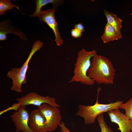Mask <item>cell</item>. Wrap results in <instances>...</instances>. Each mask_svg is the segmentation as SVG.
Returning <instances> with one entry per match:
<instances>
[{"instance_id": "7a4b0ae2", "label": "cell", "mask_w": 132, "mask_h": 132, "mask_svg": "<svg viewBox=\"0 0 132 132\" xmlns=\"http://www.w3.org/2000/svg\"><path fill=\"white\" fill-rule=\"evenodd\" d=\"M96 54L94 50L87 51L83 49L78 52L75 64L74 75L69 81V83L80 82L90 86L94 84L95 82L88 76L87 72L91 66V59Z\"/></svg>"}, {"instance_id": "4fadbf2b", "label": "cell", "mask_w": 132, "mask_h": 132, "mask_svg": "<svg viewBox=\"0 0 132 132\" xmlns=\"http://www.w3.org/2000/svg\"><path fill=\"white\" fill-rule=\"evenodd\" d=\"M101 39L104 43H106L109 42L118 40L120 38L117 34L113 27L107 22L105 26Z\"/></svg>"}, {"instance_id": "ba28073f", "label": "cell", "mask_w": 132, "mask_h": 132, "mask_svg": "<svg viewBox=\"0 0 132 132\" xmlns=\"http://www.w3.org/2000/svg\"><path fill=\"white\" fill-rule=\"evenodd\" d=\"M55 9V8L53 7L51 9L42 11L38 17L40 22H45L52 29L55 35L56 44L59 46L63 44V41L59 33L58 24L54 16Z\"/></svg>"}, {"instance_id": "8fae6325", "label": "cell", "mask_w": 132, "mask_h": 132, "mask_svg": "<svg viewBox=\"0 0 132 132\" xmlns=\"http://www.w3.org/2000/svg\"><path fill=\"white\" fill-rule=\"evenodd\" d=\"M12 23L9 19L0 22V40H6L8 39L7 34L12 33L17 35L22 40L27 41L25 34L19 27L12 25Z\"/></svg>"}, {"instance_id": "277c9868", "label": "cell", "mask_w": 132, "mask_h": 132, "mask_svg": "<svg viewBox=\"0 0 132 132\" xmlns=\"http://www.w3.org/2000/svg\"><path fill=\"white\" fill-rule=\"evenodd\" d=\"M43 45V43L40 40L35 41L28 58L22 66L19 68H13L8 72L7 76L12 81L11 90L22 93V86L27 83L26 74L29 61L34 54L38 50L39 51Z\"/></svg>"}, {"instance_id": "ac0fdd59", "label": "cell", "mask_w": 132, "mask_h": 132, "mask_svg": "<svg viewBox=\"0 0 132 132\" xmlns=\"http://www.w3.org/2000/svg\"><path fill=\"white\" fill-rule=\"evenodd\" d=\"M21 106V105L19 102H18L17 103H14L11 106H10L7 109L0 111V115H1L4 113L10 110H13L15 111H17L19 109Z\"/></svg>"}, {"instance_id": "5bb4252c", "label": "cell", "mask_w": 132, "mask_h": 132, "mask_svg": "<svg viewBox=\"0 0 132 132\" xmlns=\"http://www.w3.org/2000/svg\"><path fill=\"white\" fill-rule=\"evenodd\" d=\"M34 1L36 6L35 11L33 14L29 15L32 17H38L42 11L41 9L43 6L48 4L52 3L53 5V7L55 8L60 4L62 1L57 0H35Z\"/></svg>"}, {"instance_id": "ffe728a7", "label": "cell", "mask_w": 132, "mask_h": 132, "mask_svg": "<svg viewBox=\"0 0 132 132\" xmlns=\"http://www.w3.org/2000/svg\"><path fill=\"white\" fill-rule=\"evenodd\" d=\"M74 27L75 29H77L81 33L85 31L84 26L82 22L75 24Z\"/></svg>"}, {"instance_id": "9c48e42d", "label": "cell", "mask_w": 132, "mask_h": 132, "mask_svg": "<svg viewBox=\"0 0 132 132\" xmlns=\"http://www.w3.org/2000/svg\"><path fill=\"white\" fill-rule=\"evenodd\" d=\"M116 109L108 112L110 121L118 125L117 130L121 132H132V121L123 113Z\"/></svg>"}, {"instance_id": "3957f363", "label": "cell", "mask_w": 132, "mask_h": 132, "mask_svg": "<svg viewBox=\"0 0 132 132\" xmlns=\"http://www.w3.org/2000/svg\"><path fill=\"white\" fill-rule=\"evenodd\" d=\"M101 89L98 88L97 101L92 106L79 104L76 115L83 118L85 124L89 125L94 123L97 116L104 112L115 109H119L120 105L123 103L119 100L114 103L104 104H100L98 102L99 94Z\"/></svg>"}, {"instance_id": "2e32d148", "label": "cell", "mask_w": 132, "mask_h": 132, "mask_svg": "<svg viewBox=\"0 0 132 132\" xmlns=\"http://www.w3.org/2000/svg\"><path fill=\"white\" fill-rule=\"evenodd\" d=\"M119 108L124 110L125 114L132 121V97L126 103H122L119 107Z\"/></svg>"}, {"instance_id": "d6986e66", "label": "cell", "mask_w": 132, "mask_h": 132, "mask_svg": "<svg viewBox=\"0 0 132 132\" xmlns=\"http://www.w3.org/2000/svg\"><path fill=\"white\" fill-rule=\"evenodd\" d=\"M71 35L72 37L77 39L80 38L81 37L82 34L77 29L72 28L71 31Z\"/></svg>"}, {"instance_id": "6da1fadb", "label": "cell", "mask_w": 132, "mask_h": 132, "mask_svg": "<svg viewBox=\"0 0 132 132\" xmlns=\"http://www.w3.org/2000/svg\"><path fill=\"white\" fill-rule=\"evenodd\" d=\"M115 71L110 60L103 55L96 54L92 58L87 74L98 84H112Z\"/></svg>"}, {"instance_id": "44dd1931", "label": "cell", "mask_w": 132, "mask_h": 132, "mask_svg": "<svg viewBox=\"0 0 132 132\" xmlns=\"http://www.w3.org/2000/svg\"><path fill=\"white\" fill-rule=\"evenodd\" d=\"M59 126L61 132H71L70 130L66 126L64 122H61Z\"/></svg>"}, {"instance_id": "e0dca14e", "label": "cell", "mask_w": 132, "mask_h": 132, "mask_svg": "<svg viewBox=\"0 0 132 132\" xmlns=\"http://www.w3.org/2000/svg\"><path fill=\"white\" fill-rule=\"evenodd\" d=\"M103 115V113L101 114L96 118L100 128L101 132H114L105 122Z\"/></svg>"}, {"instance_id": "52a82bcc", "label": "cell", "mask_w": 132, "mask_h": 132, "mask_svg": "<svg viewBox=\"0 0 132 132\" xmlns=\"http://www.w3.org/2000/svg\"><path fill=\"white\" fill-rule=\"evenodd\" d=\"M29 113L25 106H21L19 110L10 115L17 132H33L28 124Z\"/></svg>"}, {"instance_id": "30bf717a", "label": "cell", "mask_w": 132, "mask_h": 132, "mask_svg": "<svg viewBox=\"0 0 132 132\" xmlns=\"http://www.w3.org/2000/svg\"><path fill=\"white\" fill-rule=\"evenodd\" d=\"M28 124L33 132H47L45 119L38 108L29 113Z\"/></svg>"}, {"instance_id": "8992f818", "label": "cell", "mask_w": 132, "mask_h": 132, "mask_svg": "<svg viewBox=\"0 0 132 132\" xmlns=\"http://www.w3.org/2000/svg\"><path fill=\"white\" fill-rule=\"evenodd\" d=\"M17 100L23 106L32 105L39 107L43 103H46L54 107H60L54 98L48 96H42L33 92H29L25 96L17 99Z\"/></svg>"}, {"instance_id": "5b68a950", "label": "cell", "mask_w": 132, "mask_h": 132, "mask_svg": "<svg viewBox=\"0 0 132 132\" xmlns=\"http://www.w3.org/2000/svg\"><path fill=\"white\" fill-rule=\"evenodd\" d=\"M44 117L47 132L55 131L61 123L62 116L59 109L46 103H44L38 108Z\"/></svg>"}, {"instance_id": "7c38bea8", "label": "cell", "mask_w": 132, "mask_h": 132, "mask_svg": "<svg viewBox=\"0 0 132 132\" xmlns=\"http://www.w3.org/2000/svg\"><path fill=\"white\" fill-rule=\"evenodd\" d=\"M103 12L107 18V22L113 27L117 35L120 39L121 38L122 36L121 30L122 27V20L118 17L113 13L105 9H104Z\"/></svg>"}, {"instance_id": "9a60e30c", "label": "cell", "mask_w": 132, "mask_h": 132, "mask_svg": "<svg viewBox=\"0 0 132 132\" xmlns=\"http://www.w3.org/2000/svg\"><path fill=\"white\" fill-rule=\"evenodd\" d=\"M17 7L10 0H0V15H3L7 11Z\"/></svg>"}]
</instances>
